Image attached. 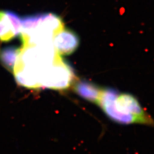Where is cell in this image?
Listing matches in <instances>:
<instances>
[{
	"label": "cell",
	"instance_id": "1",
	"mask_svg": "<svg viewBox=\"0 0 154 154\" xmlns=\"http://www.w3.org/2000/svg\"><path fill=\"white\" fill-rule=\"evenodd\" d=\"M97 105L110 119L119 124L153 125L149 116L131 94H119L114 88L102 89Z\"/></svg>",
	"mask_w": 154,
	"mask_h": 154
},
{
	"label": "cell",
	"instance_id": "2",
	"mask_svg": "<svg viewBox=\"0 0 154 154\" xmlns=\"http://www.w3.org/2000/svg\"><path fill=\"white\" fill-rule=\"evenodd\" d=\"M22 35L24 46L32 44L38 45L53 44L55 34L63 29L61 18L52 13L26 16L21 18Z\"/></svg>",
	"mask_w": 154,
	"mask_h": 154
},
{
	"label": "cell",
	"instance_id": "3",
	"mask_svg": "<svg viewBox=\"0 0 154 154\" xmlns=\"http://www.w3.org/2000/svg\"><path fill=\"white\" fill-rule=\"evenodd\" d=\"M74 77L72 67L61 57L44 73L39 86L56 90L64 89L70 86Z\"/></svg>",
	"mask_w": 154,
	"mask_h": 154
},
{
	"label": "cell",
	"instance_id": "4",
	"mask_svg": "<svg viewBox=\"0 0 154 154\" xmlns=\"http://www.w3.org/2000/svg\"><path fill=\"white\" fill-rule=\"evenodd\" d=\"M21 18L16 13L0 11V42L11 41L21 33Z\"/></svg>",
	"mask_w": 154,
	"mask_h": 154
},
{
	"label": "cell",
	"instance_id": "5",
	"mask_svg": "<svg viewBox=\"0 0 154 154\" xmlns=\"http://www.w3.org/2000/svg\"><path fill=\"white\" fill-rule=\"evenodd\" d=\"M79 39L72 31L63 29L57 33L53 38V45L60 55H69L77 49Z\"/></svg>",
	"mask_w": 154,
	"mask_h": 154
},
{
	"label": "cell",
	"instance_id": "6",
	"mask_svg": "<svg viewBox=\"0 0 154 154\" xmlns=\"http://www.w3.org/2000/svg\"><path fill=\"white\" fill-rule=\"evenodd\" d=\"M74 88L79 96L97 105L102 91V89H100L95 84L86 81H81L77 83Z\"/></svg>",
	"mask_w": 154,
	"mask_h": 154
},
{
	"label": "cell",
	"instance_id": "7",
	"mask_svg": "<svg viewBox=\"0 0 154 154\" xmlns=\"http://www.w3.org/2000/svg\"><path fill=\"white\" fill-rule=\"evenodd\" d=\"M20 52V49L13 46L3 48L0 50V61L8 70L13 72L17 56Z\"/></svg>",
	"mask_w": 154,
	"mask_h": 154
}]
</instances>
